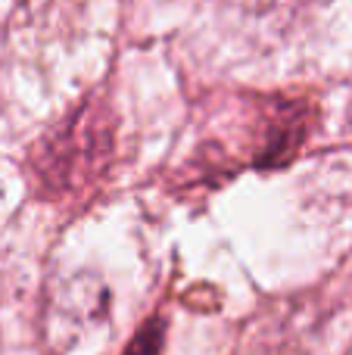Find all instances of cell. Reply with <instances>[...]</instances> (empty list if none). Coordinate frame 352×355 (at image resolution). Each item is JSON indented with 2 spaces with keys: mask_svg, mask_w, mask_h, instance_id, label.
<instances>
[{
  "mask_svg": "<svg viewBox=\"0 0 352 355\" xmlns=\"http://www.w3.org/2000/svg\"><path fill=\"white\" fill-rule=\"evenodd\" d=\"M112 112L91 97L31 150L28 172L47 196H69L106 175L112 159Z\"/></svg>",
  "mask_w": 352,
  "mask_h": 355,
  "instance_id": "6da1fadb",
  "label": "cell"
},
{
  "mask_svg": "<svg viewBox=\"0 0 352 355\" xmlns=\"http://www.w3.org/2000/svg\"><path fill=\"white\" fill-rule=\"evenodd\" d=\"M50 309L56 312V318H66L72 327H87L91 321L106 315V287H100V281H87V277L62 281Z\"/></svg>",
  "mask_w": 352,
  "mask_h": 355,
  "instance_id": "7a4b0ae2",
  "label": "cell"
},
{
  "mask_svg": "<svg viewBox=\"0 0 352 355\" xmlns=\"http://www.w3.org/2000/svg\"><path fill=\"white\" fill-rule=\"evenodd\" d=\"M162 343H166V324L162 318H150L137 327L125 355H162Z\"/></svg>",
  "mask_w": 352,
  "mask_h": 355,
  "instance_id": "3957f363",
  "label": "cell"
}]
</instances>
